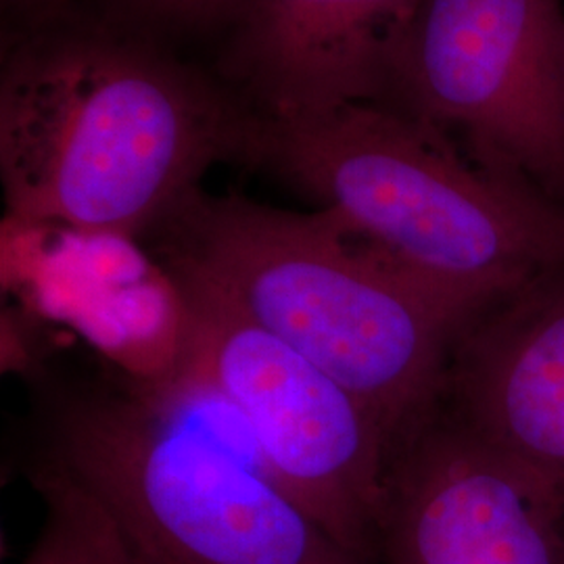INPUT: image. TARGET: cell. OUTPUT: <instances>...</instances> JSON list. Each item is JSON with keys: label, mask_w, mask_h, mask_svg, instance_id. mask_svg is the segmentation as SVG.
Segmentation results:
<instances>
[{"label": "cell", "mask_w": 564, "mask_h": 564, "mask_svg": "<svg viewBox=\"0 0 564 564\" xmlns=\"http://www.w3.org/2000/svg\"><path fill=\"white\" fill-rule=\"evenodd\" d=\"M144 237L170 284L258 324L356 393L395 452L435 412L477 318L351 237L300 214L191 191Z\"/></svg>", "instance_id": "1"}, {"label": "cell", "mask_w": 564, "mask_h": 564, "mask_svg": "<svg viewBox=\"0 0 564 564\" xmlns=\"http://www.w3.org/2000/svg\"><path fill=\"white\" fill-rule=\"evenodd\" d=\"M245 121L160 53L93 32L9 53L0 76V174L21 224L144 237L209 165L237 158Z\"/></svg>", "instance_id": "2"}, {"label": "cell", "mask_w": 564, "mask_h": 564, "mask_svg": "<svg viewBox=\"0 0 564 564\" xmlns=\"http://www.w3.org/2000/svg\"><path fill=\"white\" fill-rule=\"evenodd\" d=\"M237 160L321 203L408 276L479 318L564 270V203L384 101L247 118Z\"/></svg>", "instance_id": "3"}, {"label": "cell", "mask_w": 564, "mask_h": 564, "mask_svg": "<svg viewBox=\"0 0 564 564\" xmlns=\"http://www.w3.org/2000/svg\"><path fill=\"white\" fill-rule=\"evenodd\" d=\"M28 456L59 466L147 564H368L209 423L212 395L163 375L32 372Z\"/></svg>", "instance_id": "4"}, {"label": "cell", "mask_w": 564, "mask_h": 564, "mask_svg": "<svg viewBox=\"0 0 564 564\" xmlns=\"http://www.w3.org/2000/svg\"><path fill=\"white\" fill-rule=\"evenodd\" d=\"M172 286L174 347L158 375L214 395L274 481L354 556L377 563L395 445L321 366L199 291Z\"/></svg>", "instance_id": "5"}, {"label": "cell", "mask_w": 564, "mask_h": 564, "mask_svg": "<svg viewBox=\"0 0 564 564\" xmlns=\"http://www.w3.org/2000/svg\"><path fill=\"white\" fill-rule=\"evenodd\" d=\"M391 97L564 203V0H421Z\"/></svg>", "instance_id": "6"}, {"label": "cell", "mask_w": 564, "mask_h": 564, "mask_svg": "<svg viewBox=\"0 0 564 564\" xmlns=\"http://www.w3.org/2000/svg\"><path fill=\"white\" fill-rule=\"evenodd\" d=\"M564 505L437 412L395 452L375 564H561Z\"/></svg>", "instance_id": "7"}, {"label": "cell", "mask_w": 564, "mask_h": 564, "mask_svg": "<svg viewBox=\"0 0 564 564\" xmlns=\"http://www.w3.org/2000/svg\"><path fill=\"white\" fill-rule=\"evenodd\" d=\"M421 0H247L230 61L265 116L384 101Z\"/></svg>", "instance_id": "8"}, {"label": "cell", "mask_w": 564, "mask_h": 564, "mask_svg": "<svg viewBox=\"0 0 564 564\" xmlns=\"http://www.w3.org/2000/svg\"><path fill=\"white\" fill-rule=\"evenodd\" d=\"M445 387L454 419L550 485L564 505V270L521 302L470 324Z\"/></svg>", "instance_id": "9"}, {"label": "cell", "mask_w": 564, "mask_h": 564, "mask_svg": "<svg viewBox=\"0 0 564 564\" xmlns=\"http://www.w3.org/2000/svg\"><path fill=\"white\" fill-rule=\"evenodd\" d=\"M23 473L41 496L44 517L20 564H147L105 508L59 466L25 456Z\"/></svg>", "instance_id": "10"}, {"label": "cell", "mask_w": 564, "mask_h": 564, "mask_svg": "<svg viewBox=\"0 0 564 564\" xmlns=\"http://www.w3.org/2000/svg\"><path fill=\"white\" fill-rule=\"evenodd\" d=\"M141 2L172 15H199L220 7L224 0H141Z\"/></svg>", "instance_id": "11"}, {"label": "cell", "mask_w": 564, "mask_h": 564, "mask_svg": "<svg viewBox=\"0 0 564 564\" xmlns=\"http://www.w3.org/2000/svg\"><path fill=\"white\" fill-rule=\"evenodd\" d=\"M561 564H564V531H563V544H561Z\"/></svg>", "instance_id": "12"}]
</instances>
